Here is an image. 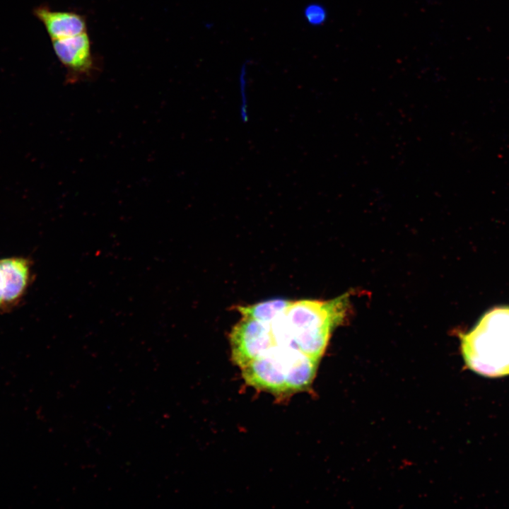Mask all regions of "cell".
Instances as JSON below:
<instances>
[{"label": "cell", "mask_w": 509, "mask_h": 509, "mask_svg": "<svg viewBox=\"0 0 509 509\" xmlns=\"http://www.w3.org/2000/svg\"><path fill=\"white\" fill-rule=\"evenodd\" d=\"M233 362L242 368L276 345L270 323L242 316L229 336Z\"/></svg>", "instance_id": "277c9868"}, {"label": "cell", "mask_w": 509, "mask_h": 509, "mask_svg": "<svg viewBox=\"0 0 509 509\" xmlns=\"http://www.w3.org/2000/svg\"><path fill=\"white\" fill-rule=\"evenodd\" d=\"M239 90L240 96V116L243 122L249 119L247 102V62H244L239 73Z\"/></svg>", "instance_id": "30bf717a"}, {"label": "cell", "mask_w": 509, "mask_h": 509, "mask_svg": "<svg viewBox=\"0 0 509 509\" xmlns=\"http://www.w3.org/2000/svg\"><path fill=\"white\" fill-rule=\"evenodd\" d=\"M319 359L289 346L276 345L242 369L248 385L275 394L304 390L313 381Z\"/></svg>", "instance_id": "7a4b0ae2"}, {"label": "cell", "mask_w": 509, "mask_h": 509, "mask_svg": "<svg viewBox=\"0 0 509 509\" xmlns=\"http://www.w3.org/2000/svg\"><path fill=\"white\" fill-rule=\"evenodd\" d=\"M52 46L58 59L66 69V83L91 81L99 74L100 65L93 53L87 33L52 40Z\"/></svg>", "instance_id": "5b68a950"}, {"label": "cell", "mask_w": 509, "mask_h": 509, "mask_svg": "<svg viewBox=\"0 0 509 509\" xmlns=\"http://www.w3.org/2000/svg\"><path fill=\"white\" fill-rule=\"evenodd\" d=\"M52 40L68 38L87 33L86 18L74 11H53L41 6L34 11Z\"/></svg>", "instance_id": "8992f818"}, {"label": "cell", "mask_w": 509, "mask_h": 509, "mask_svg": "<svg viewBox=\"0 0 509 509\" xmlns=\"http://www.w3.org/2000/svg\"><path fill=\"white\" fill-rule=\"evenodd\" d=\"M5 288L4 308L17 303L26 291L30 279V264L28 259L13 257L0 259Z\"/></svg>", "instance_id": "52a82bcc"}, {"label": "cell", "mask_w": 509, "mask_h": 509, "mask_svg": "<svg viewBox=\"0 0 509 509\" xmlns=\"http://www.w3.org/2000/svg\"><path fill=\"white\" fill-rule=\"evenodd\" d=\"M467 367L488 378L509 375V306L485 313L469 332L460 334Z\"/></svg>", "instance_id": "3957f363"}, {"label": "cell", "mask_w": 509, "mask_h": 509, "mask_svg": "<svg viewBox=\"0 0 509 509\" xmlns=\"http://www.w3.org/2000/svg\"><path fill=\"white\" fill-rule=\"evenodd\" d=\"M4 278L0 267V308H4Z\"/></svg>", "instance_id": "8fae6325"}, {"label": "cell", "mask_w": 509, "mask_h": 509, "mask_svg": "<svg viewBox=\"0 0 509 509\" xmlns=\"http://www.w3.org/2000/svg\"><path fill=\"white\" fill-rule=\"evenodd\" d=\"M291 303L288 300L276 298L247 306H238V309L242 316L271 323L285 312Z\"/></svg>", "instance_id": "ba28073f"}, {"label": "cell", "mask_w": 509, "mask_h": 509, "mask_svg": "<svg viewBox=\"0 0 509 509\" xmlns=\"http://www.w3.org/2000/svg\"><path fill=\"white\" fill-rule=\"evenodd\" d=\"M303 17L309 25L319 27L327 21L328 13L322 4L318 2H310L304 6Z\"/></svg>", "instance_id": "9c48e42d"}, {"label": "cell", "mask_w": 509, "mask_h": 509, "mask_svg": "<svg viewBox=\"0 0 509 509\" xmlns=\"http://www.w3.org/2000/svg\"><path fill=\"white\" fill-rule=\"evenodd\" d=\"M349 307L346 294L330 300L291 301L270 323L276 345L296 348L320 360L332 332L344 321Z\"/></svg>", "instance_id": "6da1fadb"}]
</instances>
